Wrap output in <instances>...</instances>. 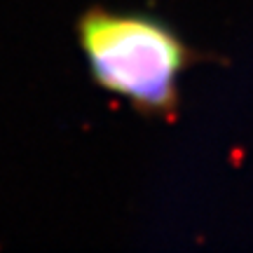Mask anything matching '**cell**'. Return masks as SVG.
I'll use <instances>...</instances> for the list:
<instances>
[{
  "label": "cell",
  "mask_w": 253,
  "mask_h": 253,
  "mask_svg": "<svg viewBox=\"0 0 253 253\" xmlns=\"http://www.w3.org/2000/svg\"><path fill=\"white\" fill-rule=\"evenodd\" d=\"M78 31L101 87L145 110L176 106V80L185 63V47L171 28L150 17L89 9Z\"/></svg>",
  "instance_id": "1"
}]
</instances>
